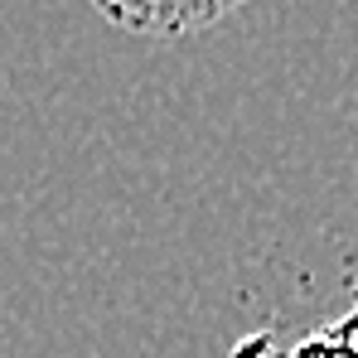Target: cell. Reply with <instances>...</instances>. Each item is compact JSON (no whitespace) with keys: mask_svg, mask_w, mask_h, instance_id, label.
Returning <instances> with one entry per match:
<instances>
[{"mask_svg":"<svg viewBox=\"0 0 358 358\" xmlns=\"http://www.w3.org/2000/svg\"><path fill=\"white\" fill-rule=\"evenodd\" d=\"M238 5L228 0H145V5H117V0H102L97 15L112 20L131 34H155V39H184V34H199V29H213L233 15Z\"/></svg>","mask_w":358,"mask_h":358,"instance_id":"6da1fadb","label":"cell"}]
</instances>
